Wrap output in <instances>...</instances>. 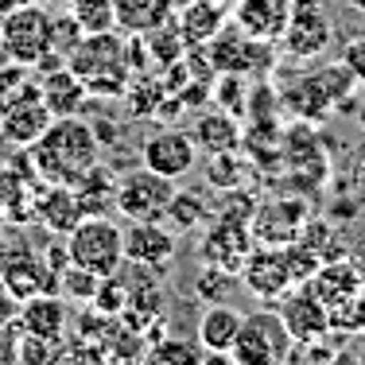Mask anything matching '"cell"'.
I'll use <instances>...</instances> for the list:
<instances>
[{
  "label": "cell",
  "instance_id": "6da1fadb",
  "mask_svg": "<svg viewBox=\"0 0 365 365\" xmlns=\"http://www.w3.org/2000/svg\"><path fill=\"white\" fill-rule=\"evenodd\" d=\"M31 168L43 182L74 187L90 168L101 163V140L86 117H55L36 144H28Z\"/></svg>",
  "mask_w": 365,
  "mask_h": 365
},
{
  "label": "cell",
  "instance_id": "7a4b0ae2",
  "mask_svg": "<svg viewBox=\"0 0 365 365\" xmlns=\"http://www.w3.org/2000/svg\"><path fill=\"white\" fill-rule=\"evenodd\" d=\"M66 66L86 82V90L98 98H125L128 82H133V66H128V47L117 31H86L78 47L66 55Z\"/></svg>",
  "mask_w": 365,
  "mask_h": 365
},
{
  "label": "cell",
  "instance_id": "3957f363",
  "mask_svg": "<svg viewBox=\"0 0 365 365\" xmlns=\"http://www.w3.org/2000/svg\"><path fill=\"white\" fill-rule=\"evenodd\" d=\"M358 86H361L358 78L346 71L342 63H334V66H323V71L303 74L292 86H284L280 101L299 120H319L327 113H354V106H358Z\"/></svg>",
  "mask_w": 365,
  "mask_h": 365
},
{
  "label": "cell",
  "instance_id": "277c9868",
  "mask_svg": "<svg viewBox=\"0 0 365 365\" xmlns=\"http://www.w3.org/2000/svg\"><path fill=\"white\" fill-rule=\"evenodd\" d=\"M66 260L93 272L98 280L120 272V264H125V230L117 222H109L106 214L82 218L66 233Z\"/></svg>",
  "mask_w": 365,
  "mask_h": 365
},
{
  "label": "cell",
  "instance_id": "5b68a950",
  "mask_svg": "<svg viewBox=\"0 0 365 365\" xmlns=\"http://www.w3.org/2000/svg\"><path fill=\"white\" fill-rule=\"evenodd\" d=\"M292 330L284 327L280 311H253L241 319V330L233 338V361L237 365H280L292 350Z\"/></svg>",
  "mask_w": 365,
  "mask_h": 365
},
{
  "label": "cell",
  "instance_id": "8992f818",
  "mask_svg": "<svg viewBox=\"0 0 365 365\" xmlns=\"http://www.w3.org/2000/svg\"><path fill=\"white\" fill-rule=\"evenodd\" d=\"M171 195H175V182L140 163L117 179V214L125 222H163Z\"/></svg>",
  "mask_w": 365,
  "mask_h": 365
},
{
  "label": "cell",
  "instance_id": "52a82bcc",
  "mask_svg": "<svg viewBox=\"0 0 365 365\" xmlns=\"http://www.w3.org/2000/svg\"><path fill=\"white\" fill-rule=\"evenodd\" d=\"M0 39H4V51L12 63L39 66L51 55V12L36 0L16 8L0 20Z\"/></svg>",
  "mask_w": 365,
  "mask_h": 365
},
{
  "label": "cell",
  "instance_id": "ba28073f",
  "mask_svg": "<svg viewBox=\"0 0 365 365\" xmlns=\"http://www.w3.org/2000/svg\"><path fill=\"white\" fill-rule=\"evenodd\" d=\"M334 24H330V8L327 0H292L288 24H284V51L292 58H315L330 47Z\"/></svg>",
  "mask_w": 365,
  "mask_h": 365
},
{
  "label": "cell",
  "instance_id": "9c48e42d",
  "mask_svg": "<svg viewBox=\"0 0 365 365\" xmlns=\"http://www.w3.org/2000/svg\"><path fill=\"white\" fill-rule=\"evenodd\" d=\"M307 218H311L307 198H299V195L268 198V202H257L249 233H253L257 245H292V241L299 237V230H303Z\"/></svg>",
  "mask_w": 365,
  "mask_h": 365
},
{
  "label": "cell",
  "instance_id": "30bf717a",
  "mask_svg": "<svg viewBox=\"0 0 365 365\" xmlns=\"http://www.w3.org/2000/svg\"><path fill=\"white\" fill-rule=\"evenodd\" d=\"M198 144L190 133H182V128H160V133H152L140 148V163L144 168H152L155 175L179 182L182 175H190V171L198 168Z\"/></svg>",
  "mask_w": 365,
  "mask_h": 365
},
{
  "label": "cell",
  "instance_id": "8fae6325",
  "mask_svg": "<svg viewBox=\"0 0 365 365\" xmlns=\"http://www.w3.org/2000/svg\"><path fill=\"white\" fill-rule=\"evenodd\" d=\"M241 284H245L257 299H280L284 292H292L295 276L288 268L284 245H253V253L241 264Z\"/></svg>",
  "mask_w": 365,
  "mask_h": 365
},
{
  "label": "cell",
  "instance_id": "7c38bea8",
  "mask_svg": "<svg viewBox=\"0 0 365 365\" xmlns=\"http://www.w3.org/2000/svg\"><path fill=\"white\" fill-rule=\"evenodd\" d=\"M253 245L257 241L249 233V225L230 222V218H214L206 237H202V245H198V257H202V264H214L230 276H241V264L253 253Z\"/></svg>",
  "mask_w": 365,
  "mask_h": 365
},
{
  "label": "cell",
  "instance_id": "4fadbf2b",
  "mask_svg": "<svg viewBox=\"0 0 365 365\" xmlns=\"http://www.w3.org/2000/svg\"><path fill=\"white\" fill-rule=\"evenodd\" d=\"M175 230L163 222H128L125 225V260L128 264L152 268V272H163V268L175 260Z\"/></svg>",
  "mask_w": 365,
  "mask_h": 365
},
{
  "label": "cell",
  "instance_id": "5bb4252c",
  "mask_svg": "<svg viewBox=\"0 0 365 365\" xmlns=\"http://www.w3.org/2000/svg\"><path fill=\"white\" fill-rule=\"evenodd\" d=\"M280 319H284V327L292 330L295 342H315V338L334 334V330H330L327 307L307 288H303V284H295L292 292L280 295Z\"/></svg>",
  "mask_w": 365,
  "mask_h": 365
},
{
  "label": "cell",
  "instance_id": "9a60e30c",
  "mask_svg": "<svg viewBox=\"0 0 365 365\" xmlns=\"http://www.w3.org/2000/svg\"><path fill=\"white\" fill-rule=\"evenodd\" d=\"M288 12H292V0H237L233 4V28L245 31L249 39L276 43L284 36Z\"/></svg>",
  "mask_w": 365,
  "mask_h": 365
},
{
  "label": "cell",
  "instance_id": "2e32d148",
  "mask_svg": "<svg viewBox=\"0 0 365 365\" xmlns=\"http://www.w3.org/2000/svg\"><path fill=\"white\" fill-rule=\"evenodd\" d=\"M86 98H90L86 82L66 63L39 74V101L47 106L51 117H74V113L86 106Z\"/></svg>",
  "mask_w": 365,
  "mask_h": 365
},
{
  "label": "cell",
  "instance_id": "e0dca14e",
  "mask_svg": "<svg viewBox=\"0 0 365 365\" xmlns=\"http://www.w3.org/2000/svg\"><path fill=\"white\" fill-rule=\"evenodd\" d=\"M51 113L39 98H24V101H12L8 109H0V140L16 144V148H28L43 136V128L51 125Z\"/></svg>",
  "mask_w": 365,
  "mask_h": 365
},
{
  "label": "cell",
  "instance_id": "ac0fdd59",
  "mask_svg": "<svg viewBox=\"0 0 365 365\" xmlns=\"http://www.w3.org/2000/svg\"><path fill=\"white\" fill-rule=\"evenodd\" d=\"M20 330L24 334H36V338H47V342H63V334H66L63 295H55V292L28 295L20 307Z\"/></svg>",
  "mask_w": 365,
  "mask_h": 365
},
{
  "label": "cell",
  "instance_id": "d6986e66",
  "mask_svg": "<svg viewBox=\"0 0 365 365\" xmlns=\"http://www.w3.org/2000/svg\"><path fill=\"white\" fill-rule=\"evenodd\" d=\"M175 28L187 47H206L225 28V4L222 0H187L175 16Z\"/></svg>",
  "mask_w": 365,
  "mask_h": 365
},
{
  "label": "cell",
  "instance_id": "ffe728a7",
  "mask_svg": "<svg viewBox=\"0 0 365 365\" xmlns=\"http://www.w3.org/2000/svg\"><path fill=\"white\" fill-rule=\"evenodd\" d=\"M195 144L198 152L206 155H218V152H237L241 144H245V133H241V120L233 117V113L225 109H214V113H202V117L195 120Z\"/></svg>",
  "mask_w": 365,
  "mask_h": 365
},
{
  "label": "cell",
  "instance_id": "44dd1931",
  "mask_svg": "<svg viewBox=\"0 0 365 365\" xmlns=\"http://www.w3.org/2000/svg\"><path fill=\"white\" fill-rule=\"evenodd\" d=\"M241 311L230 303H210L198 319V346L202 350H233V338L241 330Z\"/></svg>",
  "mask_w": 365,
  "mask_h": 365
},
{
  "label": "cell",
  "instance_id": "7402d4cb",
  "mask_svg": "<svg viewBox=\"0 0 365 365\" xmlns=\"http://www.w3.org/2000/svg\"><path fill=\"white\" fill-rule=\"evenodd\" d=\"M39 218L47 230H55V233H71L78 222L86 218L82 214V206H78V195H74V187H63V182H47V190H43V198H39Z\"/></svg>",
  "mask_w": 365,
  "mask_h": 365
},
{
  "label": "cell",
  "instance_id": "603a6c76",
  "mask_svg": "<svg viewBox=\"0 0 365 365\" xmlns=\"http://www.w3.org/2000/svg\"><path fill=\"white\" fill-rule=\"evenodd\" d=\"M113 8H117V28L128 36H148L171 20V0H113Z\"/></svg>",
  "mask_w": 365,
  "mask_h": 365
},
{
  "label": "cell",
  "instance_id": "cb8c5ba5",
  "mask_svg": "<svg viewBox=\"0 0 365 365\" xmlns=\"http://www.w3.org/2000/svg\"><path fill=\"white\" fill-rule=\"evenodd\" d=\"M74 195H78V206H82L86 218L93 214H106V210H117V179L109 175V168H90L82 179L74 182Z\"/></svg>",
  "mask_w": 365,
  "mask_h": 365
},
{
  "label": "cell",
  "instance_id": "d4e9b609",
  "mask_svg": "<svg viewBox=\"0 0 365 365\" xmlns=\"http://www.w3.org/2000/svg\"><path fill=\"white\" fill-rule=\"evenodd\" d=\"M140 365H202V346L187 342V338H160L144 350Z\"/></svg>",
  "mask_w": 365,
  "mask_h": 365
},
{
  "label": "cell",
  "instance_id": "484cf974",
  "mask_svg": "<svg viewBox=\"0 0 365 365\" xmlns=\"http://www.w3.org/2000/svg\"><path fill=\"white\" fill-rule=\"evenodd\" d=\"M163 222H168L175 233L202 225V222H206V198L198 195V190H175V195H171V202H168Z\"/></svg>",
  "mask_w": 365,
  "mask_h": 365
},
{
  "label": "cell",
  "instance_id": "4316f807",
  "mask_svg": "<svg viewBox=\"0 0 365 365\" xmlns=\"http://www.w3.org/2000/svg\"><path fill=\"white\" fill-rule=\"evenodd\" d=\"M245 160H241L237 152H218L206 160V182H210L214 190H233L245 182Z\"/></svg>",
  "mask_w": 365,
  "mask_h": 365
},
{
  "label": "cell",
  "instance_id": "83f0119b",
  "mask_svg": "<svg viewBox=\"0 0 365 365\" xmlns=\"http://www.w3.org/2000/svg\"><path fill=\"white\" fill-rule=\"evenodd\" d=\"M55 365H109V354L98 342H86V338H71V342H58Z\"/></svg>",
  "mask_w": 365,
  "mask_h": 365
},
{
  "label": "cell",
  "instance_id": "f1b7e54d",
  "mask_svg": "<svg viewBox=\"0 0 365 365\" xmlns=\"http://www.w3.org/2000/svg\"><path fill=\"white\" fill-rule=\"evenodd\" d=\"M245 74H218V86H214V101H218V109L233 113V117H241L245 113Z\"/></svg>",
  "mask_w": 365,
  "mask_h": 365
},
{
  "label": "cell",
  "instance_id": "f546056e",
  "mask_svg": "<svg viewBox=\"0 0 365 365\" xmlns=\"http://www.w3.org/2000/svg\"><path fill=\"white\" fill-rule=\"evenodd\" d=\"M342 195L358 206V214L365 218V144L346 155V187H342Z\"/></svg>",
  "mask_w": 365,
  "mask_h": 365
},
{
  "label": "cell",
  "instance_id": "4dcf8cb0",
  "mask_svg": "<svg viewBox=\"0 0 365 365\" xmlns=\"http://www.w3.org/2000/svg\"><path fill=\"white\" fill-rule=\"evenodd\" d=\"M82 24L74 20V12H63V16H51V51L55 55H71V51L78 47V39H82Z\"/></svg>",
  "mask_w": 365,
  "mask_h": 365
},
{
  "label": "cell",
  "instance_id": "1f68e13d",
  "mask_svg": "<svg viewBox=\"0 0 365 365\" xmlns=\"http://www.w3.org/2000/svg\"><path fill=\"white\" fill-rule=\"evenodd\" d=\"M222 206H218V214L214 218H230V222H241V225H249L253 222V210H257V195H249V190H241V187H233V190H222Z\"/></svg>",
  "mask_w": 365,
  "mask_h": 365
},
{
  "label": "cell",
  "instance_id": "d6a6232c",
  "mask_svg": "<svg viewBox=\"0 0 365 365\" xmlns=\"http://www.w3.org/2000/svg\"><path fill=\"white\" fill-rule=\"evenodd\" d=\"M58 342H47V338L36 334H20V346H16V361L20 365H55Z\"/></svg>",
  "mask_w": 365,
  "mask_h": 365
},
{
  "label": "cell",
  "instance_id": "836d02e7",
  "mask_svg": "<svg viewBox=\"0 0 365 365\" xmlns=\"http://www.w3.org/2000/svg\"><path fill=\"white\" fill-rule=\"evenodd\" d=\"M195 292H198V299H206V303H222L225 292H230V272H222V268H214V264H202L195 276Z\"/></svg>",
  "mask_w": 365,
  "mask_h": 365
},
{
  "label": "cell",
  "instance_id": "e575fe53",
  "mask_svg": "<svg viewBox=\"0 0 365 365\" xmlns=\"http://www.w3.org/2000/svg\"><path fill=\"white\" fill-rule=\"evenodd\" d=\"M338 63L358 78V82H365V39H350V43H346V51H342Z\"/></svg>",
  "mask_w": 365,
  "mask_h": 365
},
{
  "label": "cell",
  "instance_id": "d590c367",
  "mask_svg": "<svg viewBox=\"0 0 365 365\" xmlns=\"http://www.w3.org/2000/svg\"><path fill=\"white\" fill-rule=\"evenodd\" d=\"M354 334H365V288L354 299Z\"/></svg>",
  "mask_w": 365,
  "mask_h": 365
},
{
  "label": "cell",
  "instance_id": "8d00e7d4",
  "mask_svg": "<svg viewBox=\"0 0 365 365\" xmlns=\"http://www.w3.org/2000/svg\"><path fill=\"white\" fill-rule=\"evenodd\" d=\"M202 365H237L230 350H202Z\"/></svg>",
  "mask_w": 365,
  "mask_h": 365
},
{
  "label": "cell",
  "instance_id": "74e56055",
  "mask_svg": "<svg viewBox=\"0 0 365 365\" xmlns=\"http://www.w3.org/2000/svg\"><path fill=\"white\" fill-rule=\"evenodd\" d=\"M350 264H354V272H358V280H361V288H365V241H361L358 249H354Z\"/></svg>",
  "mask_w": 365,
  "mask_h": 365
},
{
  "label": "cell",
  "instance_id": "f35d334b",
  "mask_svg": "<svg viewBox=\"0 0 365 365\" xmlns=\"http://www.w3.org/2000/svg\"><path fill=\"white\" fill-rule=\"evenodd\" d=\"M327 365H358V354H346V350H334L327 358Z\"/></svg>",
  "mask_w": 365,
  "mask_h": 365
},
{
  "label": "cell",
  "instance_id": "ab89813d",
  "mask_svg": "<svg viewBox=\"0 0 365 365\" xmlns=\"http://www.w3.org/2000/svg\"><path fill=\"white\" fill-rule=\"evenodd\" d=\"M24 4H31V0H0V20H4L8 12H16V8H24Z\"/></svg>",
  "mask_w": 365,
  "mask_h": 365
},
{
  "label": "cell",
  "instance_id": "60d3db41",
  "mask_svg": "<svg viewBox=\"0 0 365 365\" xmlns=\"http://www.w3.org/2000/svg\"><path fill=\"white\" fill-rule=\"evenodd\" d=\"M346 4H350L354 12H361V16H365V0H346Z\"/></svg>",
  "mask_w": 365,
  "mask_h": 365
},
{
  "label": "cell",
  "instance_id": "b9f144b4",
  "mask_svg": "<svg viewBox=\"0 0 365 365\" xmlns=\"http://www.w3.org/2000/svg\"><path fill=\"white\" fill-rule=\"evenodd\" d=\"M358 125H361V136H365V106L358 109Z\"/></svg>",
  "mask_w": 365,
  "mask_h": 365
},
{
  "label": "cell",
  "instance_id": "7bdbcfd3",
  "mask_svg": "<svg viewBox=\"0 0 365 365\" xmlns=\"http://www.w3.org/2000/svg\"><path fill=\"white\" fill-rule=\"evenodd\" d=\"M8 63V51H4V39H0V66Z\"/></svg>",
  "mask_w": 365,
  "mask_h": 365
},
{
  "label": "cell",
  "instance_id": "ee69618b",
  "mask_svg": "<svg viewBox=\"0 0 365 365\" xmlns=\"http://www.w3.org/2000/svg\"><path fill=\"white\" fill-rule=\"evenodd\" d=\"M43 4H55V8H63V4H71V0H43Z\"/></svg>",
  "mask_w": 365,
  "mask_h": 365
},
{
  "label": "cell",
  "instance_id": "f6af8a7d",
  "mask_svg": "<svg viewBox=\"0 0 365 365\" xmlns=\"http://www.w3.org/2000/svg\"><path fill=\"white\" fill-rule=\"evenodd\" d=\"M358 365H365V350H361V354H358Z\"/></svg>",
  "mask_w": 365,
  "mask_h": 365
},
{
  "label": "cell",
  "instance_id": "bcb514c9",
  "mask_svg": "<svg viewBox=\"0 0 365 365\" xmlns=\"http://www.w3.org/2000/svg\"><path fill=\"white\" fill-rule=\"evenodd\" d=\"M109 365H125V361H109Z\"/></svg>",
  "mask_w": 365,
  "mask_h": 365
}]
</instances>
